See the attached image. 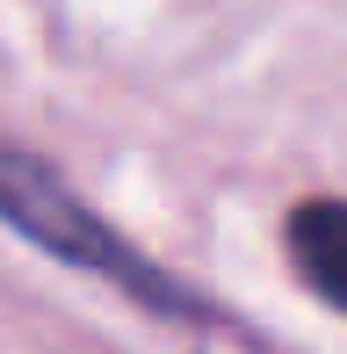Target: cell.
<instances>
[{"label":"cell","instance_id":"obj_1","mask_svg":"<svg viewBox=\"0 0 347 354\" xmlns=\"http://www.w3.org/2000/svg\"><path fill=\"white\" fill-rule=\"evenodd\" d=\"M0 217L15 224V232L29 239V246H44L51 261L80 268V275H102L109 289H123V297H138L145 311H167V318H203L196 297H181V282L160 275V268L145 261V253L131 246V239L109 232V217H94L80 196L66 188V174L44 167V159L15 152V145H0Z\"/></svg>","mask_w":347,"mask_h":354},{"label":"cell","instance_id":"obj_2","mask_svg":"<svg viewBox=\"0 0 347 354\" xmlns=\"http://www.w3.org/2000/svg\"><path fill=\"white\" fill-rule=\"evenodd\" d=\"M282 246H290V268L304 275V289L347 318V203L340 196L297 203L282 224Z\"/></svg>","mask_w":347,"mask_h":354}]
</instances>
